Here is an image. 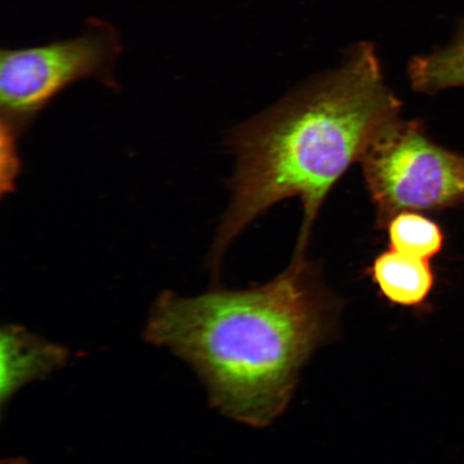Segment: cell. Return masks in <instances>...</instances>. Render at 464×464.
<instances>
[{
    "instance_id": "1",
    "label": "cell",
    "mask_w": 464,
    "mask_h": 464,
    "mask_svg": "<svg viewBox=\"0 0 464 464\" xmlns=\"http://www.w3.org/2000/svg\"><path fill=\"white\" fill-rule=\"evenodd\" d=\"M340 307L317 266L294 256L258 287L161 293L143 335L188 364L220 413L265 428L292 401L307 359L334 335Z\"/></svg>"
},
{
    "instance_id": "2",
    "label": "cell",
    "mask_w": 464,
    "mask_h": 464,
    "mask_svg": "<svg viewBox=\"0 0 464 464\" xmlns=\"http://www.w3.org/2000/svg\"><path fill=\"white\" fill-rule=\"evenodd\" d=\"M402 102L387 86L372 43L345 52L341 65L307 81L276 106L231 131L237 165L231 202L211 247L218 275L232 242L276 203L304 207L295 256H305L329 191L371 142L400 119Z\"/></svg>"
},
{
    "instance_id": "3",
    "label": "cell",
    "mask_w": 464,
    "mask_h": 464,
    "mask_svg": "<svg viewBox=\"0 0 464 464\" xmlns=\"http://www.w3.org/2000/svg\"><path fill=\"white\" fill-rule=\"evenodd\" d=\"M123 52L118 29L89 17L78 37L0 54V110L9 152L19 133L69 86L96 80L116 91L115 66Z\"/></svg>"
},
{
    "instance_id": "4",
    "label": "cell",
    "mask_w": 464,
    "mask_h": 464,
    "mask_svg": "<svg viewBox=\"0 0 464 464\" xmlns=\"http://www.w3.org/2000/svg\"><path fill=\"white\" fill-rule=\"evenodd\" d=\"M359 162L377 228L386 229L400 213L438 211L464 202V155L434 143L420 121H394Z\"/></svg>"
},
{
    "instance_id": "5",
    "label": "cell",
    "mask_w": 464,
    "mask_h": 464,
    "mask_svg": "<svg viewBox=\"0 0 464 464\" xmlns=\"http://www.w3.org/2000/svg\"><path fill=\"white\" fill-rule=\"evenodd\" d=\"M0 405L4 411L23 387L65 367L69 352L21 324H8L0 333Z\"/></svg>"
},
{
    "instance_id": "6",
    "label": "cell",
    "mask_w": 464,
    "mask_h": 464,
    "mask_svg": "<svg viewBox=\"0 0 464 464\" xmlns=\"http://www.w3.org/2000/svg\"><path fill=\"white\" fill-rule=\"evenodd\" d=\"M368 275L388 303L414 310L423 309L435 282L430 260L392 248L375 258Z\"/></svg>"
},
{
    "instance_id": "7",
    "label": "cell",
    "mask_w": 464,
    "mask_h": 464,
    "mask_svg": "<svg viewBox=\"0 0 464 464\" xmlns=\"http://www.w3.org/2000/svg\"><path fill=\"white\" fill-rule=\"evenodd\" d=\"M408 74L411 87L423 94L464 86V17L448 45L411 58Z\"/></svg>"
},
{
    "instance_id": "8",
    "label": "cell",
    "mask_w": 464,
    "mask_h": 464,
    "mask_svg": "<svg viewBox=\"0 0 464 464\" xmlns=\"http://www.w3.org/2000/svg\"><path fill=\"white\" fill-rule=\"evenodd\" d=\"M386 229L393 251L425 260H431L442 251V229L432 219L420 214L400 213L391 220Z\"/></svg>"
},
{
    "instance_id": "9",
    "label": "cell",
    "mask_w": 464,
    "mask_h": 464,
    "mask_svg": "<svg viewBox=\"0 0 464 464\" xmlns=\"http://www.w3.org/2000/svg\"><path fill=\"white\" fill-rule=\"evenodd\" d=\"M2 464H32L23 458H10V459L3 461Z\"/></svg>"
}]
</instances>
